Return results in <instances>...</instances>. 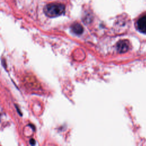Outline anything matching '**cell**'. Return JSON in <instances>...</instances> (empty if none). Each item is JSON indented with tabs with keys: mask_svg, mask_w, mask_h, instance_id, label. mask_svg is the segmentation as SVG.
<instances>
[{
	"mask_svg": "<svg viewBox=\"0 0 146 146\" xmlns=\"http://www.w3.org/2000/svg\"><path fill=\"white\" fill-rule=\"evenodd\" d=\"M64 5L61 3H52L47 5L44 8L45 14L51 18L58 17L64 12Z\"/></svg>",
	"mask_w": 146,
	"mask_h": 146,
	"instance_id": "cell-1",
	"label": "cell"
},
{
	"mask_svg": "<svg viewBox=\"0 0 146 146\" xmlns=\"http://www.w3.org/2000/svg\"><path fill=\"white\" fill-rule=\"evenodd\" d=\"M138 30L143 33H146V15L140 18L137 21Z\"/></svg>",
	"mask_w": 146,
	"mask_h": 146,
	"instance_id": "cell-3",
	"label": "cell"
},
{
	"mask_svg": "<svg viewBox=\"0 0 146 146\" xmlns=\"http://www.w3.org/2000/svg\"><path fill=\"white\" fill-rule=\"evenodd\" d=\"M71 30L74 33L77 35L81 34L83 31V28L79 23H75L71 26Z\"/></svg>",
	"mask_w": 146,
	"mask_h": 146,
	"instance_id": "cell-4",
	"label": "cell"
},
{
	"mask_svg": "<svg viewBox=\"0 0 146 146\" xmlns=\"http://www.w3.org/2000/svg\"><path fill=\"white\" fill-rule=\"evenodd\" d=\"M30 144H31V145H34V144H35V140H34L33 139H31V140H30Z\"/></svg>",
	"mask_w": 146,
	"mask_h": 146,
	"instance_id": "cell-5",
	"label": "cell"
},
{
	"mask_svg": "<svg viewBox=\"0 0 146 146\" xmlns=\"http://www.w3.org/2000/svg\"><path fill=\"white\" fill-rule=\"evenodd\" d=\"M116 48L119 52L124 53L129 49V42L125 40H120L117 43Z\"/></svg>",
	"mask_w": 146,
	"mask_h": 146,
	"instance_id": "cell-2",
	"label": "cell"
}]
</instances>
